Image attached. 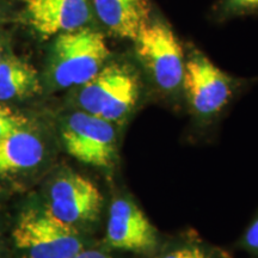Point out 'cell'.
<instances>
[{
  "mask_svg": "<svg viewBox=\"0 0 258 258\" xmlns=\"http://www.w3.org/2000/svg\"><path fill=\"white\" fill-rule=\"evenodd\" d=\"M103 195L88 177L67 170L50 183L46 208L53 217L80 232L99 220Z\"/></svg>",
  "mask_w": 258,
  "mask_h": 258,
  "instance_id": "obj_7",
  "label": "cell"
},
{
  "mask_svg": "<svg viewBox=\"0 0 258 258\" xmlns=\"http://www.w3.org/2000/svg\"><path fill=\"white\" fill-rule=\"evenodd\" d=\"M93 15L109 35L133 42L150 18L151 0H91Z\"/></svg>",
  "mask_w": 258,
  "mask_h": 258,
  "instance_id": "obj_10",
  "label": "cell"
},
{
  "mask_svg": "<svg viewBox=\"0 0 258 258\" xmlns=\"http://www.w3.org/2000/svg\"><path fill=\"white\" fill-rule=\"evenodd\" d=\"M133 43V56L146 80L150 95L171 104L183 101L185 46L159 12L141 29Z\"/></svg>",
  "mask_w": 258,
  "mask_h": 258,
  "instance_id": "obj_2",
  "label": "cell"
},
{
  "mask_svg": "<svg viewBox=\"0 0 258 258\" xmlns=\"http://www.w3.org/2000/svg\"><path fill=\"white\" fill-rule=\"evenodd\" d=\"M239 245L241 249L258 258V212L249 226L245 228L239 240Z\"/></svg>",
  "mask_w": 258,
  "mask_h": 258,
  "instance_id": "obj_16",
  "label": "cell"
},
{
  "mask_svg": "<svg viewBox=\"0 0 258 258\" xmlns=\"http://www.w3.org/2000/svg\"><path fill=\"white\" fill-rule=\"evenodd\" d=\"M104 32L91 27L54 37L44 78L51 90L77 89L90 82L110 60Z\"/></svg>",
  "mask_w": 258,
  "mask_h": 258,
  "instance_id": "obj_4",
  "label": "cell"
},
{
  "mask_svg": "<svg viewBox=\"0 0 258 258\" xmlns=\"http://www.w3.org/2000/svg\"><path fill=\"white\" fill-rule=\"evenodd\" d=\"M29 127V120L11 106L0 102V139Z\"/></svg>",
  "mask_w": 258,
  "mask_h": 258,
  "instance_id": "obj_15",
  "label": "cell"
},
{
  "mask_svg": "<svg viewBox=\"0 0 258 258\" xmlns=\"http://www.w3.org/2000/svg\"><path fill=\"white\" fill-rule=\"evenodd\" d=\"M4 47H3V44H2V42H0V61L3 60V57H4Z\"/></svg>",
  "mask_w": 258,
  "mask_h": 258,
  "instance_id": "obj_18",
  "label": "cell"
},
{
  "mask_svg": "<svg viewBox=\"0 0 258 258\" xmlns=\"http://www.w3.org/2000/svg\"><path fill=\"white\" fill-rule=\"evenodd\" d=\"M41 91L37 71L15 55H4L0 61V102L27 98Z\"/></svg>",
  "mask_w": 258,
  "mask_h": 258,
  "instance_id": "obj_12",
  "label": "cell"
},
{
  "mask_svg": "<svg viewBox=\"0 0 258 258\" xmlns=\"http://www.w3.org/2000/svg\"><path fill=\"white\" fill-rule=\"evenodd\" d=\"M154 258H231L224 251L205 243L192 232L160 244Z\"/></svg>",
  "mask_w": 258,
  "mask_h": 258,
  "instance_id": "obj_13",
  "label": "cell"
},
{
  "mask_svg": "<svg viewBox=\"0 0 258 258\" xmlns=\"http://www.w3.org/2000/svg\"><path fill=\"white\" fill-rule=\"evenodd\" d=\"M46 156V146L38 134L30 129L0 139V175L34 169Z\"/></svg>",
  "mask_w": 258,
  "mask_h": 258,
  "instance_id": "obj_11",
  "label": "cell"
},
{
  "mask_svg": "<svg viewBox=\"0 0 258 258\" xmlns=\"http://www.w3.org/2000/svg\"><path fill=\"white\" fill-rule=\"evenodd\" d=\"M257 78H238L225 72L194 44L185 46L183 101L201 125L212 124Z\"/></svg>",
  "mask_w": 258,
  "mask_h": 258,
  "instance_id": "obj_3",
  "label": "cell"
},
{
  "mask_svg": "<svg viewBox=\"0 0 258 258\" xmlns=\"http://www.w3.org/2000/svg\"><path fill=\"white\" fill-rule=\"evenodd\" d=\"M105 243L114 250L153 256L161 241L143 209L128 195H120L109 207Z\"/></svg>",
  "mask_w": 258,
  "mask_h": 258,
  "instance_id": "obj_8",
  "label": "cell"
},
{
  "mask_svg": "<svg viewBox=\"0 0 258 258\" xmlns=\"http://www.w3.org/2000/svg\"><path fill=\"white\" fill-rule=\"evenodd\" d=\"M29 25L38 36L51 38L90 27L91 0H23Z\"/></svg>",
  "mask_w": 258,
  "mask_h": 258,
  "instance_id": "obj_9",
  "label": "cell"
},
{
  "mask_svg": "<svg viewBox=\"0 0 258 258\" xmlns=\"http://www.w3.org/2000/svg\"><path fill=\"white\" fill-rule=\"evenodd\" d=\"M120 128L111 122L74 109L60 122V138L66 152L85 165L108 172L118 164Z\"/></svg>",
  "mask_w": 258,
  "mask_h": 258,
  "instance_id": "obj_5",
  "label": "cell"
},
{
  "mask_svg": "<svg viewBox=\"0 0 258 258\" xmlns=\"http://www.w3.org/2000/svg\"><path fill=\"white\" fill-rule=\"evenodd\" d=\"M150 96L133 55L110 57L93 78L74 89L76 109L118 127L125 125Z\"/></svg>",
  "mask_w": 258,
  "mask_h": 258,
  "instance_id": "obj_1",
  "label": "cell"
},
{
  "mask_svg": "<svg viewBox=\"0 0 258 258\" xmlns=\"http://www.w3.org/2000/svg\"><path fill=\"white\" fill-rule=\"evenodd\" d=\"M258 16V0H218L213 9V18L218 22Z\"/></svg>",
  "mask_w": 258,
  "mask_h": 258,
  "instance_id": "obj_14",
  "label": "cell"
},
{
  "mask_svg": "<svg viewBox=\"0 0 258 258\" xmlns=\"http://www.w3.org/2000/svg\"><path fill=\"white\" fill-rule=\"evenodd\" d=\"M72 258H114L110 253L106 252L103 250H96V249H84L74 254Z\"/></svg>",
  "mask_w": 258,
  "mask_h": 258,
  "instance_id": "obj_17",
  "label": "cell"
},
{
  "mask_svg": "<svg viewBox=\"0 0 258 258\" xmlns=\"http://www.w3.org/2000/svg\"><path fill=\"white\" fill-rule=\"evenodd\" d=\"M14 239L24 258H72L85 249L82 233L57 220L46 206L22 214Z\"/></svg>",
  "mask_w": 258,
  "mask_h": 258,
  "instance_id": "obj_6",
  "label": "cell"
}]
</instances>
